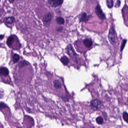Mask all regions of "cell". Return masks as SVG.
<instances>
[{"mask_svg":"<svg viewBox=\"0 0 128 128\" xmlns=\"http://www.w3.org/2000/svg\"><path fill=\"white\" fill-rule=\"evenodd\" d=\"M91 105L93 110H99L103 107V103L101 101L98 99H95L91 101Z\"/></svg>","mask_w":128,"mask_h":128,"instance_id":"cell-1","label":"cell"},{"mask_svg":"<svg viewBox=\"0 0 128 128\" xmlns=\"http://www.w3.org/2000/svg\"><path fill=\"white\" fill-rule=\"evenodd\" d=\"M116 35L115 29L113 27H111L109 30L108 38L109 41L112 44H115L116 43Z\"/></svg>","mask_w":128,"mask_h":128,"instance_id":"cell-2","label":"cell"},{"mask_svg":"<svg viewBox=\"0 0 128 128\" xmlns=\"http://www.w3.org/2000/svg\"><path fill=\"white\" fill-rule=\"evenodd\" d=\"M52 18H53V16L50 13H48L44 15L42 18V20L45 26L47 27L49 26L50 22L52 20Z\"/></svg>","mask_w":128,"mask_h":128,"instance_id":"cell-3","label":"cell"},{"mask_svg":"<svg viewBox=\"0 0 128 128\" xmlns=\"http://www.w3.org/2000/svg\"><path fill=\"white\" fill-rule=\"evenodd\" d=\"M95 11L97 16L100 19H105L106 18L105 15L102 11L100 5H98L96 6Z\"/></svg>","mask_w":128,"mask_h":128,"instance_id":"cell-4","label":"cell"},{"mask_svg":"<svg viewBox=\"0 0 128 128\" xmlns=\"http://www.w3.org/2000/svg\"><path fill=\"white\" fill-rule=\"evenodd\" d=\"M48 2L51 6L56 7L61 5L63 3V1L59 0H49Z\"/></svg>","mask_w":128,"mask_h":128,"instance_id":"cell-5","label":"cell"},{"mask_svg":"<svg viewBox=\"0 0 128 128\" xmlns=\"http://www.w3.org/2000/svg\"><path fill=\"white\" fill-rule=\"evenodd\" d=\"M91 16H87L85 12L81 13L79 16V20L80 22H86L90 19Z\"/></svg>","mask_w":128,"mask_h":128,"instance_id":"cell-6","label":"cell"},{"mask_svg":"<svg viewBox=\"0 0 128 128\" xmlns=\"http://www.w3.org/2000/svg\"><path fill=\"white\" fill-rule=\"evenodd\" d=\"M15 21V18L13 16L8 17L3 19V22L6 24H12Z\"/></svg>","mask_w":128,"mask_h":128,"instance_id":"cell-7","label":"cell"},{"mask_svg":"<svg viewBox=\"0 0 128 128\" xmlns=\"http://www.w3.org/2000/svg\"><path fill=\"white\" fill-rule=\"evenodd\" d=\"M66 50H67V53L69 55H72V56H75V55H76V54L74 52L73 48L71 45H69V46H68L66 48Z\"/></svg>","mask_w":128,"mask_h":128,"instance_id":"cell-8","label":"cell"},{"mask_svg":"<svg viewBox=\"0 0 128 128\" xmlns=\"http://www.w3.org/2000/svg\"><path fill=\"white\" fill-rule=\"evenodd\" d=\"M83 44L87 48H90L93 44L92 41L90 39L87 38L83 41Z\"/></svg>","mask_w":128,"mask_h":128,"instance_id":"cell-9","label":"cell"},{"mask_svg":"<svg viewBox=\"0 0 128 128\" xmlns=\"http://www.w3.org/2000/svg\"><path fill=\"white\" fill-rule=\"evenodd\" d=\"M0 72L1 75L3 76H7L9 74V72L8 69L5 67H2L0 69Z\"/></svg>","mask_w":128,"mask_h":128,"instance_id":"cell-10","label":"cell"},{"mask_svg":"<svg viewBox=\"0 0 128 128\" xmlns=\"http://www.w3.org/2000/svg\"><path fill=\"white\" fill-rule=\"evenodd\" d=\"M61 62L64 65H66L69 64V59L67 57L65 56H63L60 59Z\"/></svg>","mask_w":128,"mask_h":128,"instance_id":"cell-11","label":"cell"},{"mask_svg":"<svg viewBox=\"0 0 128 128\" xmlns=\"http://www.w3.org/2000/svg\"><path fill=\"white\" fill-rule=\"evenodd\" d=\"M14 39V37L12 36H10L8 38L6 41V44L8 46L11 47L12 46Z\"/></svg>","mask_w":128,"mask_h":128,"instance_id":"cell-12","label":"cell"},{"mask_svg":"<svg viewBox=\"0 0 128 128\" xmlns=\"http://www.w3.org/2000/svg\"><path fill=\"white\" fill-rule=\"evenodd\" d=\"M54 86L57 89H60L61 88V83L59 80H55L54 81Z\"/></svg>","mask_w":128,"mask_h":128,"instance_id":"cell-13","label":"cell"},{"mask_svg":"<svg viewBox=\"0 0 128 128\" xmlns=\"http://www.w3.org/2000/svg\"><path fill=\"white\" fill-rule=\"evenodd\" d=\"M56 21L57 24H63L64 23V19L62 17H59L56 19Z\"/></svg>","mask_w":128,"mask_h":128,"instance_id":"cell-14","label":"cell"},{"mask_svg":"<svg viewBox=\"0 0 128 128\" xmlns=\"http://www.w3.org/2000/svg\"><path fill=\"white\" fill-rule=\"evenodd\" d=\"M20 57L17 54H14L13 56V60L14 63H16L18 62L20 60Z\"/></svg>","mask_w":128,"mask_h":128,"instance_id":"cell-15","label":"cell"},{"mask_svg":"<svg viewBox=\"0 0 128 128\" xmlns=\"http://www.w3.org/2000/svg\"><path fill=\"white\" fill-rule=\"evenodd\" d=\"M96 121L97 123L98 124L101 125L103 123V119L101 116H99L96 119Z\"/></svg>","mask_w":128,"mask_h":128,"instance_id":"cell-16","label":"cell"},{"mask_svg":"<svg viewBox=\"0 0 128 128\" xmlns=\"http://www.w3.org/2000/svg\"><path fill=\"white\" fill-rule=\"evenodd\" d=\"M106 3L107 6L109 8H111L113 6V1L112 0H107Z\"/></svg>","mask_w":128,"mask_h":128,"instance_id":"cell-17","label":"cell"},{"mask_svg":"<svg viewBox=\"0 0 128 128\" xmlns=\"http://www.w3.org/2000/svg\"><path fill=\"white\" fill-rule=\"evenodd\" d=\"M123 117L124 120L126 123H128V113L126 112H124L123 114Z\"/></svg>","mask_w":128,"mask_h":128,"instance_id":"cell-18","label":"cell"},{"mask_svg":"<svg viewBox=\"0 0 128 128\" xmlns=\"http://www.w3.org/2000/svg\"><path fill=\"white\" fill-rule=\"evenodd\" d=\"M19 64H20L19 66H20V67H22L26 66V65H28L29 64V62H28L26 61H23L21 62Z\"/></svg>","mask_w":128,"mask_h":128,"instance_id":"cell-19","label":"cell"},{"mask_svg":"<svg viewBox=\"0 0 128 128\" xmlns=\"http://www.w3.org/2000/svg\"><path fill=\"white\" fill-rule=\"evenodd\" d=\"M126 42L127 40H126V39H124L123 41H122L121 46V52H122V50H123L124 48V46H125V45H126Z\"/></svg>","mask_w":128,"mask_h":128,"instance_id":"cell-20","label":"cell"},{"mask_svg":"<svg viewBox=\"0 0 128 128\" xmlns=\"http://www.w3.org/2000/svg\"><path fill=\"white\" fill-rule=\"evenodd\" d=\"M62 98L63 100H64V101H69V97H68L67 95H62Z\"/></svg>","mask_w":128,"mask_h":128,"instance_id":"cell-21","label":"cell"},{"mask_svg":"<svg viewBox=\"0 0 128 128\" xmlns=\"http://www.w3.org/2000/svg\"><path fill=\"white\" fill-rule=\"evenodd\" d=\"M7 107V106L5 103H2V102H1V103H0L1 109H2V108H6Z\"/></svg>","mask_w":128,"mask_h":128,"instance_id":"cell-22","label":"cell"},{"mask_svg":"<svg viewBox=\"0 0 128 128\" xmlns=\"http://www.w3.org/2000/svg\"><path fill=\"white\" fill-rule=\"evenodd\" d=\"M116 6H119L121 4V2L120 1H119V0H118L117 2V3H116Z\"/></svg>","mask_w":128,"mask_h":128,"instance_id":"cell-23","label":"cell"},{"mask_svg":"<svg viewBox=\"0 0 128 128\" xmlns=\"http://www.w3.org/2000/svg\"><path fill=\"white\" fill-rule=\"evenodd\" d=\"M4 37V35H0V39H1V40H2V39H3V38Z\"/></svg>","mask_w":128,"mask_h":128,"instance_id":"cell-24","label":"cell"},{"mask_svg":"<svg viewBox=\"0 0 128 128\" xmlns=\"http://www.w3.org/2000/svg\"><path fill=\"white\" fill-rule=\"evenodd\" d=\"M9 2H10V3H13V2H14V0H9Z\"/></svg>","mask_w":128,"mask_h":128,"instance_id":"cell-25","label":"cell"},{"mask_svg":"<svg viewBox=\"0 0 128 128\" xmlns=\"http://www.w3.org/2000/svg\"></svg>","mask_w":128,"mask_h":128,"instance_id":"cell-26","label":"cell"}]
</instances>
